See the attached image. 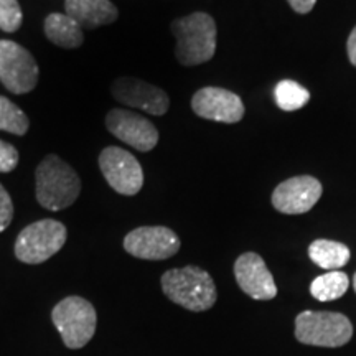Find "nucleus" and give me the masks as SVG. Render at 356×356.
Returning <instances> with one entry per match:
<instances>
[{
  "label": "nucleus",
  "mask_w": 356,
  "mask_h": 356,
  "mask_svg": "<svg viewBox=\"0 0 356 356\" xmlns=\"http://www.w3.org/2000/svg\"><path fill=\"white\" fill-rule=\"evenodd\" d=\"M177 38L175 55L180 65L197 66L210 61L216 51V24L204 12H195L172 22Z\"/></svg>",
  "instance_id": "nucleus-1"
},
{
  "label": "nucleus",
  "mask_w": 356,
  "mask_h": 356,
  "mask_svg": "<svg viewBox=\"0 0 356 356\" xmlns=\"http://www.w3.org/2000/svg\"><path fill=\"white\" fill-rule=\"evenodd\" d=\"M35 177H37V200L47 210H65L79 197L81 180L78 173L55 154L42 160Z\"/></svg>",
  "instance_id": "nucleus-2"
},
{
  "label": "nucleus",
  "mask_w": 356,
  "mask_h": 356,
  "mask_svg": "<svg viewBox=\"0 0 356 356\" xmlns=\"http://www.w3.org/2000/svg\"><path fill=\"white\" fill-rule=\"evenodd\" d=\"M162 291L173 304L191 312H204L216 302V286L202 267L186 266L162 275Z\"/></svg>",
  "instance_id": "nucleus-3"
},
{
  "label": "nucleus",
  "mask_w": 356,
  "mask_h": 356,
  "mask_svg": "<svg viewBox=\"0 0 356 356\" xmlns=\"http://www.w3.org/2000/svg\"><path fill=\"white\" fill-rule=\"evenodd\" d=\"M353 337L350 318L337 312L305 310L296 318V338L304 345L338 348Z\"/></svg>",
  "instance_id": "nucleus-4"
},
{
  "label": "nucleus",
  "mask_w": 356,
  "mask_h": 356,
  "mask_svg": "<svg viewBox=\"0 0 356 356\" xmlns=\"http://www.w3.org/2000/svg\"><path fill=\"white\" fill-rule=\"evenodd\" d=\"M51 320L65 346L71 350L86 346L96 333V309L83 297L71 296L58 302L51 312Z\"/></svg>",
  "instance_id": "nucleus-5"
},
{
  "label": "nucleus",
  "mask_w": 356,
  "mask_h": 356,
  "mask_svg": "<svg viewBox=\"0 0 356 356\" xmlns=\"http://www.w3.org/2000/svg\"><path fill=\"white\" fill-rule=\"evenodd\" d=\"M66 228L56 220H40L20 231L15 241L17 259L25 264H42L65 246Z\"/></svg>",
  "instance_id": "nucleus-6"
},
{
  "label": "nucleus",
  "mask_w": 356,
  "mask_h": 356,
  "mask_svg": "<svg viewBox=\"0 0 356 356\" xmlns=\"http://www.w3.org/2000/svg\"><path fill=\"white\" fill-rule=\"evenodd\" d=\"M40 70L37 61L26 48L0 40V81L13 95H26L38 83Z\"/></svg>",
  "instance_id": "nucleus-7"
},
{
  "label": "nucleus",
  "mask_w": 356,
  "mask_h": 356,
  "mask_svg": "<svg viewBox=\"0 0 356 356\" xmlns=\"http://www.w3.org/2000/svg\"><path fill=\"white\" fill-rule=\"evenodd\" d=\"M99 168L111 188L134 197L144 185V172L139 160L121 147H106L99 155Z\"/></svg>",
  "instance_id": "nucleus-8"
},
{
  "label": "nucleus",
  "mask_w": 356,
  "mask_h": 356,
  "mask_svg": "<svg viewBox=\"0 0 356 356\" xmlns=\"http://www.w3.org/2000/svg\"><path fill=\"white\" fill-rule=\"evenodd\" d=\"M124 249L139 259L163 261L177 254L180 238L165 226H140L124 238Z\"/></svg>",
  "instance_id": "nucleus-9"
},
{
  "label": "nucleus",
  "mask_w": 356,
  "mask_h": 356,
  "mask_svg": "<svg viewBox=\"0 0 356 356\" xmlns=\"http://www.w3.org/2000/svg\"><path fill=\"white\" fill-rule=\"evenodd\" d=\"M106 127L122 140L140 152H149L159 142V131L144 115L126 109H113L106 115Z\"/></svg>",
  "instance_id": "nucleus-10"
},
{
  "label": "nucleus",
  "mask_w": 356,
  "mask_h": 356,
  "mask_svg": "<svg viewBox=\"0 0 356 356\" xmlns=\"http://www.w3.org/2000/svg\"><path fill=\"white\" fill-rule=\"evenodd\" d=\"M191 109L198 118L208 121L236 124L244 118V104L236 92L225 88L208 86L195 92Z\"/></svg>",
  "instance_id": "nucleus-11"
},
{
  "label": "nucleus",
  "mask_w": 356,
  "mask_h": 356,
  "mask_svg": "<svg viewBox=\"0 0 356 356\" xmlns=\"http://www.w3.org/2000/svg\"><path fill=\"white\" fill-rule=\"evenodd\" d=\"M322 184L310 175L292 177L277 185L273 193L274 208L284 215H304L322 197Z\"/></svg>",
  "instance_id": "nucleus-12"
},
{
  "label": "nucleus",
  "mask_w": 356,
  "mask_h": 356,
  "mask_svg": "<svg viewBox=\"0 0 356 356\" xmlns=\"http://www.w3.org/2000/svg\"><path fill=\"white\" fill-rule=\"evenodd\" d=\"M113 96L129 108L152 115H163L170 108V99L163 89L137 78H119L113 84Z\"/></svg>",
  "instance_id": "nucleus-13"
},
{
  "label": "nucleus",
  "mask_w": 356,
  "mask_h": 356,
  "mask_svg": "<svg viewBox=\"0 0 356 356\" xmlns=\"http://www.w3.org/2000/svg\"><path fill=\"white\" fill-rule=\"evenodd\" d=\"M234 277L244 293L254 300H270L277 296L273 274L256 252H244L234 262Z\"/></svg>",
  "instance_id": "nucleus-14"
},
{
  "label": "nucleus",
  "mask_w": 356,
  "mask_h": 356,
  "mask_svg": "<svg viewBox=\"0 0 356 356\" xmlns=\"http://www.w3.org/2000/svg\"><path fill=\"white\" fill-rule=\"evenodd\" d=\"M66 15H70L81 29L95 30L118 20V7L111 0H66Z\"/></svg>",
  "instance_id": "nucleus-15"
},
{
  "label": "nucleus",
  "mask_w": 356,
  "mask_h": 356,
  "mask_svg": "<svg viewBox=\"0 0 356 356\" xmlns=\"http://www.w3.org/2000/svg\"><path fill=\"white\" fill-rule=\"evenodd\" d=\"M44 35L61 48H78L83 44V29L66 13H51L44 20Z\"/></svg>",
  "instance_id": "nucleus-16"
},
{
  "label": "nucleus",
  "mask_w": 356,
  "mask_h": 356,
  "mask_svg": "<svg viewBox=\"0 0 356 356\" xmlns=\"http://www.w3.org/2000/svg\"><path fill=\"white\" fill-rule=\"evenodd\" d=\"M309 257L325 270H338L348 264L351 252L343 243L317 239L309 246Z\"/></svg>",
  "instance_id": "nucleus-17"
},
{
  "label": "nucleus",
  "mask_w": 356,
  "mask_h": 356,
  "mask_svg": "<svg viewBox=\"0 0 356 356\" xmlns=\"http://www.w3.org/2000/svg\"><path fill=\"white\" fill-rule=\"evenodd\" d=\"M350 287L348 275L341 270H328L312 282L310 293L320 302H330L343 297Z\"/></svg>",
  "instance_id": "nucleus-18"
},
{
  "label": "nucleus",
  "mask_w": 356,
  "mask_h": 356,
  "mask_svg": "<svg viewBox=\"0 0 356 356\" xmlns=\"http://www.w3.org/2000/svg\"><path fill=\"white\" fill-rule=\"evenodd\" d=\"M275 102L286 113H293L307 106L310 101V92L293 79H282L274 89Z\"/></svg>",
  "instance_id": "nucleus-19"
},
{
  "label": "nucleus",
  "mask_w": 356,
  "mask_h": 356,
  "mask_svg": "<svg viewBox=\"0 0 356 356\" xmlns=\"http://www.w3.org/2000/svg\"><path fill=\"white\" fill-rule=\"evenodd\" d=\"M30 122L26 114L10 99L0 96V131H6L15 136H25L29 132Z\"/></svg>",
  "instance_id": "nucleus-20"
},
{
  "label": "nucleus",
  "mask_w": 356,
  "mask_h": 356,
  "mask_svg": "<svg viewBox=\"0 0 356 356\" xmlns=\"http://www.w3.org/2000/svg\"><path fill=\"white\" fill-rule=\"evenodd\" d=\"M24 13L19 0H0V30L12 33L20 29Z\"/></svg>",
  "instance_id": "nucleus-21"
},
{
  "label": "nucleus",
  "mask_w": 356,
  "mask_h": 356,
  "mask_svg": "<svg viewBox=\"0 0 356 356\" xmlns=\"http://www.w3.org/2000/svg\"><path fill=\"white\" fill-rule=\"evenodd\" d=\"M17 165H19V150L12 144L0 140V173L15 170Z\"/></svg>",
  "instance_id": "nucleus-22"
},
{
  "label": "nucleus",
  "mask_w": 356,
  "mask_h": 356,
  "mask_svg": "<svg viewBox=\"0 0 356 356\" xmlns=\"http://www.w3.org/2000/svg\"><path fill=\"white\" fill-rule=\"evenodd\" d=\"M13 218V204L10 195L0 185V233L10 226Z\"/></svg>",
  "instance_id": "nucleus-23"
},
{
  "label": "nucleus",
  "mask_w": 356,
  "mask_h": 356,
  "mask_svg": "<svg viewBox=\"0 0 356 356\" xmlns=\"http://www.w3.org/2000/svg\"><path fill=\"white\" fill-rule=\"evenodd\" d=\"M287 2L297 13H309L315 7L317 0H287Z\"/></svg>",
  "instance_id": "nucleus-24"
},
{
  "label": "nucleus",
  "mask_w": 356,
  "mask_h": 356,
  "mask_svg": "<svg viewBox=\"0 0 356 356\" xmlns=\"http://www.w3.org/2000/svg\"><path fill=\"white\" fill-rule=\"evenodd\" d=\"M346 53H348L350 63L356 66V26L353 30H351L348 42H346Z\"/></svg>",
  "instance_id": "nucleus-25"
},
{
  "label": "nucleus",
  "mask_w": 356,
  "mask_h": 356,
  "mask_svg": "<svg viewBox=\"0 0 356 356\" xmlns=\"http://www.w3.org/2000/svg\"><path fill=\"white\" fill-rule=\"evenodd\" d=\"M353 287H355V292H356V273H355V277H353Z\"/></svg>",
  "instance_id": "nucleus-26"
}]
</instances>
